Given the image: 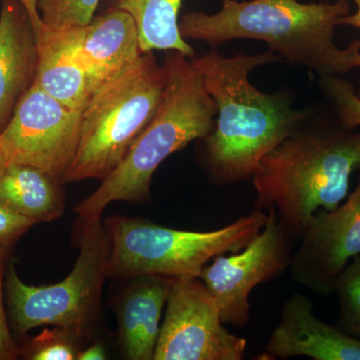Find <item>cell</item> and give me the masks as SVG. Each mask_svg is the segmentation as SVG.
Segmentation results:
<instances>
[{
  "label": "cell",
  "mask_w": 360,
  "mask_h": 360,
  "mask_svg": "<svg viewBox=\"0 0 360 360\" xmlns=\"http://www.w3.org/2000/svg\"><path fill=\"white\" fill-rule=\"evenodd\" d=\"M191 59L217 106L214 129L202 139L203 165L214 186L251 179L260 160L314 115L293 108L288 92L266 94L251 84V71L281 59L269 49L226 58L212 49Z\"/></svg>",
  "instance_id": "6da1fadb"
},
{
  "label": "cell",
  "mask_w": 360,
  "mask_h": 360,
  "mask_svg": "<svg viewBox=\"0 0 360 360\" xmlns=\"http://www.w3.org/2000/svg\"><path fill=\"white\" fill-rule=\"evenodd\" d=\"M352 13L348 0L303 4L298 0H221L217 13L191 11L179 18L184 39L217 49L234 39H255L290 65L319 77H345L360 68V39L338 46L335 28Z\"/></svg>",
  "instance_id": "7a4b0ae2"
},
{
  "label": "cell",
  "mask_w": 360,
  "mask_h": 360,
  "mask_svg": "<svg viewBox=\"0 0 360 360\" xmlns=\"http://www.w3.org/2000/svg\"><path fill=\"white\" fill-rule=\"evenodd\" d=\"M360 170V129L310 116L260 160L252 184L255 210L274 208L296 243L319 210H335L347 198Z\"/></svg>",
  "instance_id": "3957f363"
},
{
  "label": "cell",
  "mask_w": 360,
  "mask_h": 360,
  "mask_svg": "<svg viewBox=\"0 0 360 360\" xmlns=\"http://www.w3.org/2000/svg\"><path fill=\"white\" fill-rule=\"evenodd\" d=\"M162 66L167 84L158 110L120 165L75 206L80 219H101L106 206L115 201L148 200L153 174L161 163L214 129L217 106L191 58L167 51Z\"/></svg>",
  "instance_id": "277c9868"
},
{
  "label": "cell",
  "mask_w": 360,
  "mask_h": 360,
  "mask_svg": "<svg viewBox=\"0 0 360 360\" xmlns=\"http://www.w3.org/2000/svg\"><path fill=\"white\" fill-rule=\"evenodd\" d=\"M167 77L153 51L90 94L80 113L79 141L63 182L103 180L153 117Z\"/></svg>",
  "instance_id": "5b68a950"
},
{
  "label": "cell",
  "mask_w": 360,
  "mask_h": 360,
  "mask_svg": "<svg viewBox=\"0 0 360 360\" xmlns=\"http://www.w3.org/2000/svg\"><path fill=\"white\" fill-rule=\"evenodd\" d=\"M269 212L255 210L231 224L210 231L170 229L146 219L108 217V278L141 276L200 277L217 255L238 252L264 229Z\"/></svg>",
  "instance_id": "8992f818"
},
{
  "label": "cell",
  "mask_w": 360,
  "mask_h": 360,
  "mask_svg": "<svg viewBox=\"0 0 360 360\" xmlns=\"http://www.w3.org/2000/svg\"><path fill=\"white\" fill-rule=\"evenodd\" d=\"M101 219L82 220L79 255L70 276L52 285H28L11 264L4 279L9 321L25 335L39 326H56L84 338L101 304L108 278L110 240Z\"/></svg>",
  "instance_id": "52a82bcc"
},
{
  "label": "cell",
  "mask_w": 360,
  "mask_h": 360,
  "mask_svg": "<svg viewBox=\"0 0 360 360\" xmlns=\"http://www.w3.org/2000/svg\"><path fill=\"white\" fill-rule=\"evenodd\" d=\"M80 113L33 82L0 131L6 162L32 165L63 182L77 153Z\"/></svg>",
  "instance_id": "ba28073f"
},
{
  "label": "cell",
  "mask_w": 360,
  "mask_h": 360,
  "mask_svg": "<svg viewBox=\"0 0 360 360\" xmlns=\"http://www.w3.org/2000/svg\"><path fill=\"white\" fill-rule=\"evenodd\" d=\"M217 302L198 277L174 278L153 360H241L248 340L225 328Z\"/></svg>",
  "instance_id": "9c48e42d"
},
{
  "label": "cell",
  "mask_w": 360,
  "mask_h": 360,
  "mask_svg": "<svg viewBox=\"0 0 360 360\" xmlns=\"http://www.w3.org/2000/svg\"><path fill=\"white\" fill-rule=\"evenodd\" d=\"M267 212L264 229L245 248L217 255L198 277L219 304L224 324L248 326L252 290L290 269L296 243L279 224L274 208Z\"/></svg>",
  "instance_id": "30bf717a"
},
{
  "label": "cell",
  "mask_w": 360,
  "mask_h": 360,
  "mask_svg": "<svg viewBox=\"0 0 360 360\" xmlns=\"http://www.w3.org/2000/svg\"><path fill=\"white\" fill-rule=\"evenodd\" d=\"M297 245L290 269L293 281L316 295H331L336 277L360 255V175L345 202L315 213Z\"/></svg>",
  "instance_id": "8fae6325"
},
{
  "label": "cell",
  "mask_w": 360,
  "mask_h": 360,
  "mask_svg": "<svg viewBox=\"0 0 360 360\" xmlns=\"http://www.w3.org/2000/svg\"><path fill=\"white\" fill-rule=\"evenodd\" d=\"M264 359L305 356L314 360H360V341L338 326L317 319L314 303L295 293L283 303L281 321L270 335Z\"/></svg>",
  "instance_id": "7c38bea8"
},
{
  "label": "cell",
  "mask_w": 360,
  "mask_h": 360,
  "mask_svg": "<svg viewBox=\"0 0 360 360\" xmlns=\"http://www.w3.org/2000/svg\"><path fill=\"white\" fill-rule=\"evenodd\" d=\"M77 53L91 94L142 56L134 18L115 8L94 15L79 27Z\"/></svg>",
  "instance_id": "4fadbf2b"
},
{
  "label": "cell",
  "mask_w": 360,
  "mask_h": 360,
  "mask_svg": "<svg viewBox=\"0 0 360 360\" xmlns=\"http://www.w3.org/2000/svg\"><path fill=\"white\" fill-rule=\"evenodd\" d=\"M116 303L118 341L124 359L153 360L174 277H134Z\"/></svg>",
  "instance_id": "5bb4252c"
},
{
  "label": "cell",
  "mask_w": 360,
  "mask_h": 360,
  "mask_svg": "<svg viewBox=\"0 0 360 360\" xmlns=\"http://www.w3.org/2000/svg\"><path fill=\"white\" fill-rule=\"evenodd\" d=\"M37 47L30 15L18 0H4L0 13V131L37 75Z\"/></svg>",
  "instance_id": "9a60e30c"
},
{
  "label": "cell",
  "mask_w": 360,
  "mask_h": 360,
  "mask_svg": "<svg viewBox=\"0 0 360 360\" xmlns=\"http://www.w3.org/2000/svg\"><path fill=\"white\" fill-rule=\"evenodd\" d=\"M34 33L37 47L35 84L59 103L82 111L89 101L90 90L77 53L79 26L56 28L42 22Z\"/></svg>",
  "instance_id": "2e32d148"
},
{
  "label": "cell",
  "mask_w": 360,
  "mask_h": 360,
  "mask_svg": "<svg viewBox=\"0 0 360 360\" xmlns=\"http://www.w3.org/2000/svg\"><path fill=\"white\" fill-rule=\"evenodd\" d=\"M59 184L39 168L7 163L0 170V205L37 222L52 221L65 212Z\"/></svg>",
  "instance_id": "e0dca14e"
},
{
  "label": "cell",
  "mask_w": 360,
  "mask_h": 360,
  "mask_svg": "<svg viewBox=\"0 0 360 360\" xmlns=\"http://www.w3.org/2000/svg\"><path fill=\"white\" fill-rule=\"evenodd\" d=\"M108 8L131 15L139 32L142 53L153 51H179L195 56L193 46L181 37L179 11L182 0H108Z\"/></svg>",
  "instance_id": "ac0fdd59"
},
{
  "label": "cell",
  "mask_w": 360,
  "mask_h": 360,
  "mask_svg": "<svg viewBox=\"0 0 360 360\" xmlns=\"http://www.w3.org/2000/svg\"><path fill=\"white\" fill-rule=\"evenodd\" d=\"M333 292L340 307L338 328L360 341V255L336 277Z\"/></svg>",
  "instance_id": "d6986e66"
},
{
  "label": "cell",
  "mask_w": 360,
  "mask_h": 360,
  "mask_svg": "<svg viewBox=\"0 0 360 360\" xmlns=\"http://www.w3.org/2000/svg\"><path fill=\"white\" fill-rule=\"evenodd\" d=\"M80 340L70 331L53 326L30 338L20 354L32 360H75L80 352Z\"/></svg>",
  "instance_id": "ffe728a7"
},
{
  "label": "cell",
  "mask_w": 360,
  "mask_h": 360,
  "mask_svg": "<svg viewBox=\"0 0 360 360\" xmlns=\"http://www.w3.org/2000/svg\"><path fill=\"white\" fill-rule=\"evenodd\" d=\"M319 84L335 120L347 129H360V96L354 84L345 77H319Z\"/></svg>",
  "instance_id": "44dd1931"
},
{
  "label": "cell",
  "mask_w": 360,
  "mask_h": 360,
  "mask_svg": "<svg viewBox=\"0 0 360 360\" xmlns=\"http://www.w3.org/2000/svg\"><path fill=\"white\" fill-rule=\"evenodd\" d=\"M101 0H39L40 18L51 27H78L94 18Z\"/></svg>",
  "instance_id": "7402d4cb"
},
{
  "label": "cell",
  "mask_w": 360,
  "mask_h": 360,
  "mask_svg": "<svg viewBox=\"0 0 360 360\" xmlns=\"http://www.w3.org/2000/svg\"><path fill=\"white\" fill-rule=\"evenodd\" d=\"M37 222L0 205V251L9 252L14 243Z\"/></svg>",
  "instance_id": "603a6c76"
},
{
  "label": "cell",
  "mask_w": 360,
  "mask_h": 360,
  "mask_svg": "<svg viewBox=\"0 0 360 360\" xmlns=\"http://www.w3.org/2000/svg\"><path fill=\"white\" fill-rule=\"evenodd\" d=\"M6 251H0V360H13L20 355V348L9 330L4 303V264Z\"/></svg>",
  "instance_id": "cb8c5ba5"
},
{
  "label": "cell",
  "mask_w": 360,
  "mask_h": 360,
  "mask_svg": "<svg viewBox=\"0 0 360 360\" xmlns=\"http://www.w3.org/2000/svg\"><path fill=\"white\" fill-rule=\"evenodd\" d=\"M78 360H103L106 359L105 349L101 343H94L85 349L78 352Z\"/></svg>",
  "instance_id": "d4e9b609"
},
{
  "label": "cell",
  "mask_w": 360,
  "mask_h": 360,
  "mask_svg": "<svg viewBox=\"0 0 360 360\" xmlns=\"http://www.w3.org/2000/svg\"><path fill=\"white\" fill-rule=\"evenodd\" d=\"M22 6L25 7L26 13L30 15V20H32L33 30H37L40 25H42L41 18L39 11V0H18Z\"/></svg>",
  "instance_id": "484cf974"
},
{
  "label": "cell",
  "mask_w": 360,
  "mask_h": 360,
  "mask_svg": "<svg viewBox=\"0 0 360 360\" xmlns=\"http://www.w3.org/2000/svg\"><path fill=\"white\" fill-rule=\"evenodd\" d=\"M356 6V11L354 13H350L348 15L341 18L340 26H350V27L360 30V0H352Z\"/></svg>",
  "instance_id": "4316f807"
},
{
  "label": "cell",
  "mask_w": 360,
  "mask_h": 360,
  "mask_svg": "<svg viewBox=\"0 0 360 360\" xmlns=\"http://www.w3.org/2000/svg\"><path fill=\"white\" fill-rule=\"evenodd\" d=\"M6 165V158H4V153H2L1 149H0V170L4 169Z\"/></svg>",
  "instance_id": "83f0119b"
}]
</instances>
